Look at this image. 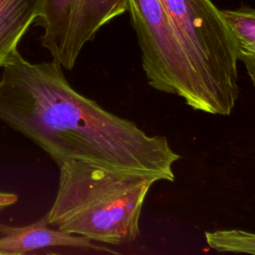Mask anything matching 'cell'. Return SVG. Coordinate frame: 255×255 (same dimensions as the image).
Returning a JSON list of instances; mask_svg holds the SVG:
<instances>
[{
    "label": "cell",
    "instance_id": "6da1fadb",
    "mask_svg": "<svg viewBox=\"0 0 255 255\" xmlns=\"http://www.w3.org/2000/svg\"><path fill=\"white\" fill-rule=\"evenodd\" d=\"M2 69L0 121L42 148L60 166L80 160L173 181L180 158L163 135H149L75 91L62 66L31 63L16 50Z\"/></svg>",
    "mask_w": 255,
    "mask_h": 255
},
{
    "label": "cell",
    "instance_id": "52a82bcc",
    "mask_svg": "<svg viewBox=\"0 0 255 255\" xmlns=\"http://www.w3.org/2000/svg\"><path fill=\"white\" fill-rule=\"evenodd\" d=\"M43 0H0V69L38 19Z\"/></svg>",
    "mask_w": 255,
    "mask_h": 255
},
{
    "label": "cell",
    "instance_id": "7a4b0ae2",
    "mask_svg": "<svg viewBox=\"0 0 255 255\" xmlns=\"http://www.w3.org/2000/svg\"><path fill=\"white\" fill-rule=\"evenodd\" d=\"M58 167L57 193L45 214L50 225L111 245L137 238L142 204L157 179L80 160Z\"/></svg>",
    "mask_w": 255,
    "mask_h": 255
},
{
    "label": "cell",
    "instance_id": "5b68a950",
    "mask_svg": "<svg viewBox=\"0 0 255 255\" xmlns=\"http://www.w3.org/2000/svg\"><path fill=\"white\" fill-rule=\"evenodd\" d=\"M128 11V0H43L42 46L54 61L72 70L84 46L112 19Z\"/></svg>",
    "mask_w": 255,
    "mask_h": 255
},
{
    "label": "cell",
    "instance_id": "277c9868",
    "mask_svg": "<svg viewBox=\"0 0 255 255\" xmlns=\"http://www.w3.org/2000/svg\"><path fill=\"white\" fill-rule=\"evenodd\" d=\"M141 66L154 90L175 95L194 111L212 115L203 86L159 0H128Z\"/></svg>",
    "mask_w": 255,
    "mask_h": 255
},
{
    "label": "cell",
    "instance_id": "ba28073f",
    "mask_svg": "<svg viewBox=\"0 0 255 255\" xmlns=\"http://www.w3.org/2000/svg\"><path fill=\"white\" fill-rule=\"evenodd\" d=\"M238 45V61L242 62L255 88V8L241 6L235 10H221Z\"/></svg>",
    "mask_w": 255,
    "mask_h": 255
},
{
    "label": "cell",
    "instance_id": "8992f818",
    "mask_svg": "<svg viewBox=\"0 0 255 255\" xmlns=\"http://www.w3.org/2000/svg\"><path fill=\"white\" fill-rule=\"evenodd\" d=\"M0 255H23L50 247H69L87 251L115 253L80 235L72 234L49 224L46 215L25 226L0 224Z\"/></svg>",
    "mask_w": 255,
    "mask_h": 255
},
{
    "label": "cell",
    "instance_id": "9c48e42d",
    "mask_svg": "<svg viewBox=\"0 0 255 255\" xmlns=\"http://www.w3.org/2000/svg\"><path fill=\"white\" fill-rule=\"evenodd\" d=\"M206 244L217 252L255 255V233L241 229H220L204 233Z\"/></svg>",
    "mask_w": 255,
    "mask_h": 255
},
{
    "label": "cell",
    "instance_id": "3957f363",
    "mask_svg": "<svg viewBox=\"0 0 255 255\" xmlns=\"http://www.w3.org/2000/svg\"><path fill=\"white\" fill-rule=\"evenodd\" d=\"M199 78L212 115L229 116L238 96V45L211 0H159Z\"/></svg>",
    "mask_w": 255,
    "mask_h": 255
}]
</instances>
